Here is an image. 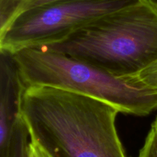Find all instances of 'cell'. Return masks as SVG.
Listing matches in <instances>:
<instances>
[{
    "label": "cell",
    "instance_id": "cell-11",
    "mask_svg": "<svg viewBox=\"0 0 157 157\" xmlns=\"http://www.w3.org/2000/svg\"><path fill=\"white\" fill-rule=\"evenodd\" d=\"M148 1L150 2L151 3V4L153 5L155 8H156V10H157V0H148Z\"/></svg>",
    "mask_w": 157,
    "mask_h": 157
},
{
    "label": "cell",
    "instance_id": "cell-6",
    "mask_svg": "<svg viewBox=\"0 0 157 157\" xmlns=\"http://www.w3.org/2000/svg\"><path fill=\"white\" fill-rule=\"evenodd\" d=\"M58 1L61 0H0V28H6L25 11Z\"/></svg>",
    "mask_w": 157,
    "mask_h": 157
},
{
    "label": "cell",
    "instance_id": "cell-3",
    "mask_svg": "<svg viewBox=\"0 0 157 157\" xmlns=\"http://www.w3.org/2000/svg\"><path fill=\"white\" fill-rule=\"evenodd\" d=\"M26 86H48L107 103L119 112L145 116L157 109V91L126 77L44 48L12 54Z\"/></svg>",
    "mask_w": 157,
    "mask_h": 157
},
{
    "label": "cell",
    "instance_id": "cell-7",
    "mask_svg": "<svg viewBox=\"0 0 157 157\" xmlns=\"http://www.w3.org/2000/svg\"><path fill=\"white\" fill-rule=\"evenodd\" d=\"M29 142L30 134L22 116H21L11 137L8 157H28Z\"/></svg>",
    "mask_w": 157,
    "mask_h": 157
},
{
    "label": "cell",
    "instance_id": "cell-2",
    "mask_svg": "<svg viewBox=\"0 0 157 157\" xmlns=\"http://www.w3.org/2000/svg\"><path fill=\"white\" fill-rule=\"evenodd\" d=\"M113 75H134L157 62V10L148 0L106 15L44 46Z\"/></svg>",
    "mask_w": 157,
    "mask_h": 157
},
{
    "label": "cell",
    "instance_id": "cell-1",
    "mask_svg": "<svg viewBox=\"0 0 157 157\" xmlns=\"http://www.w3.org/2000/svg\"><path fill=\"white\" fill-rule=\"evenodd\" d=\"M118 113L101 100L48 86H26L21 98L30 139L52 157H127Z\"/></svg>",
    "mask_w": 157,
    "mask_h": 157
},
{
    "label": "cell",
    "instance_id": "cell-9",
    "mask_svg": "<svg viewBox=\"0 0 157 157\" xmlns=\"http://www.w3.org/2000/svg\"><path fill=\"white\" fill-rule=\"evenodd\" d=\"M137 157H157V117L152 124Z\"/></svg>",
    "mask_w": 157,
    "mask_h": 157
},
{
    "label": "cell",
    "instance_id": "cell-10",
    "mask_svg": "<svg viewBox=\"0 0 157 157\" xmlns=\"http://www.w3.org/2000/svg\"><path fill=\"white\" fill-rule=\"evenodd\" d=\"M28 157H52L38 143L32 140L29 143Z\"/></svg>",
    "mask_w": 157,
    "mask_h": 157
},
{
    "label": "cell",
    "instance_id": "cell-4",
    "mask_svg": "<svg viewBox=\"0 0 157 157\" xmlns=\"http://www.w3.org/2000/svg\"><path fill=\"white\" fill-rule=\"evenodd\" d=\"M140 0H61L22 12L0 32V51L13 54L60 42L98 18Z\"/></svg>",
    "mask_w": 157,
    "mask_h": 157
},
{
    "label": "cell",
    "instance_id": "cell-5",
    "mask_svg": "<svg viewBox=\"0 0 157 157\" xmlns=\"http://www.w3.org/2000/svg\"><path fill=\"white\" fill-rule=\"evenodd\" d=\"M26 86L10 52L0 51V157H6L14 129L21 116Z\"/></svg>",
    "mask_w": 157,
    "mask_h": 157
},
{
    "label": "cell",
    "instance_id": "cell-8",
    "mask_svg": "<svg viewBox=\"0 0 157 157\" xmlns=\"http://www.w3.org/2000/svg\"><path fill=\"white\" fill-rule=\"evenodd\" d=\"M126 78L140 86L157 91V62L136 75Z\"/></svg>",
    "mask_w": 157,
    "mask_h": 157
}]
</instances>
